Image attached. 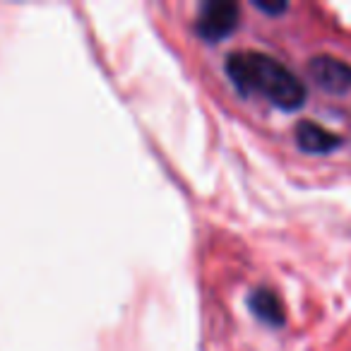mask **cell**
I'll list each match as a JSON object with an SVG mask.
<instances>
[{
	"label": "cell",
	"mask_w": 351,
	"mask_h": 351,
	"mask_svg": "<svg viewBox=\"0 0 351 351\" xmlns=\"http://www.w3.org/2000/svg\"><path fill=\"white\" fill-rule=\"evenodd\" d=\"M226 75L243 97L263 94L282 111H298L306 104V82L282 60L260 51H236L226 58Z\"/></svg>",
	"instance_id": "cell-1"
},
{
	"label": "cell",
	"mask_w": 351,
	"mask_h": 351,
	"mask_svg": "<svg viewBox=\"0 0 351 351\" xmlns=\"http://www.w3.org/2000/svg\"><path fill=\"white\" fill-rule=\"evenodd\" d=\"M239 17L241 10L236 3H231V0H210L197 12L195 32L200 34V39L217 44V41L234 34L236 27H239Z\"/></svg>",
	"instance_id": "cell-2"
},
{
	"label": "cell",
	"mask_w": 351,
	"mask_h": 351,
	"mask_svg": "<svg viewBox=\"0 0 351 351\" xmlns=\"http://www.w3.org/2000/svg\"><path fill=\"white\" fill-rule=\"evenodd\" d=\"M308 75L320 89L330 94H346L351 92V63L337 56H313L308 60Z\"/></svg>",
	"instance_id": "cell-3"
},
{
	"label": "cell",
	"mask_w": 351,
	"mask_h": 351,
	"mask_svg": "<svg viewBox=\"0 0 351 351\" xmlns=\"http://www.w3.org/2000/svg\"><path fill=\"white\" fill-rule=\"evenodd\" d=\"M293 135H296V145L308 154H327V152L341 145V137L337 132L327 130L320 123L313 121H298Z\"/></svg>",
	"instance_id": "cell-4"
},
{
	"label": "cell",
	"mask_w": 351,
	"mask_h": 351,
	"mask_svg": "<svg viewBox=\"0 0 351 351\" xmlns=\"http://www.w3.org/2000/svg\"><path fill=\"white\" fill-rule=\"evenodd\" d=\"M248 306L265 325L269 327H282L287 322V313H284V306L279 301V296L269 289H255L248 296Z\"/></svg>",
	"instance_id": "cell-5"
},
{
	"label": "cell",
	"mask_w": 351,
	"mask_h": 351,
	"mask_svg": "<svg viewBox=\"0 0 351 351\" xmlns=\"http://www.w3.org/2000/svg\"><path fill=\"white\" fill-rule=\"evenodd\" d=\"M255 8H260L263 12H269V15H277V12H284L287 10V5L284 3H263V0H255Z\"/></svg>",
	"instance_id": "cell-6"
}]
</instances>
